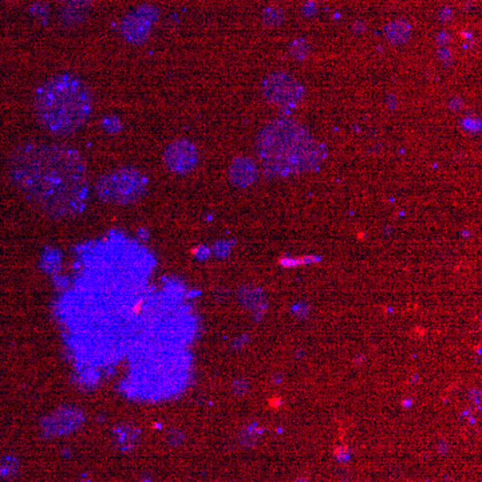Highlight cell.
<instances>
[{"mask_svg":"<svg viewBox=\"0 0 482 482\" xmlns=\"http://www.w3.org/2000/svg\"><path fill=\"white\" fill-rule=\"evenodd\" d=\"M156 265L143 242L121 231L77 247L74 279L58 305L77 369L114 366L130 351L154 293L149 279Z\"/></svg>","mask_w":482,"mask_h":482,"instance_id":"obj_1","label":"cell"},{"mask_svg":"<svg viewBox=\"0 0 482 482\" xmlns=\"http://www.w3.org/2000/svg\"><path fill=\"white\" fill-rule=\"evenodd\" d=\"M7 176L27 203L51 220L80 216L90 200L86 163L68 145L16 146L8 157Z\"/></svg>","mask_w":482,"mask_h":482,"instance_id":"obj_2","label":"cell"},{"mask_svg":"<svg viewBox=\"0 0 482 482\" xmlns=\"http://www.w3.org/2000/svg\"><path fill=\"white\" fill-rule=\"evenodd\" d=\"M256 153L270 177L308 173L326 159V147L303 125L289 118L275 119L258 133Z\"/></svg>","mask_w":482,"mask_h":482,"instance_id":"obj_3","label":"cell"},{"mask_svg":"<svg viewBox=\"0 0 482 482\" xmlns=\"http://www.w3.org/2000/svg\"><path fill=\"white\" fill-rule=\"evenodd\" d=\"M35 114L41 126L57 137H67L86 125L93 114L90 87L73 74H59L36 90Z\"/></svg>","mask_w":482,"mask_h":482,"instance_id":"obj_4","label":"cell"},{"mask_svg":"<svg viewBox=\"0 0 482 482\" xmlns=\"http://www.w3.org/2000/svg\"><path fill=\"white\" fill-rule=\"evenodd\" d=\"M149 188V180L141 170L124 166L99 177L96 184L98 198L112 205H133L143 200Z\"/></svg>","mask_w":482,"mask_h":482,"instance_id":"obj_5","label":"cell"},{"mask_svg":"<svg viewBox=\"0 0 482 482\" xmlns=\"http://www.w3.org/2000/svg\"><path fill=\"white\" fill-rule=\"evenodd\" d=\"M261 92L264 98L276 108L289 110L298 108L305 99V87L287 73H272L267 75Z\"/></svg>","mask_w":482,"mask_h":482,"instance_id":"obj_6","label":"cell"},{"mask_svg":"<svg viewBox=\"0 0 482 482\" xmlns=\"http://www.w3.org/2000/svg\"><path fill=\"white\" fill-rule=\"evenodd\" d=\"M85 422V413L77 406H61L51 411L41 422L45 437H61L80 430Z\"/></svg>","mask_w":482,"mask_h":482,"instance_id":"obj_7","label":"cell"},{"mask_svg":"<svg viewBox=\"0 0 482 482\" xmlns=\"http://www.w3.org/2000/svg\"><path fill=\"white\" fill-rule=\"evenodd\" d=\"M198 150L188 140H177L163 152V163L166 169L177 176H188L198 165Z\"/></svg>","mask_w":482,"mask_h":482,"instance_id":"obj_8","label":"cell"},{"mask_svg":"<svg viewBox=\"0 0 482 482\" xmlns=\"http://www.w3.org/2000/svg\"><path fill=\"white\" fill-rule=\"evenodd\" d=\"M159 19V11L156 7L143 6L136 13L126 16L122 22L121 31L129 43L143 45L149 38L152 26Z\"/></svg>","mask_w":482,"mask_h":482,"instance_id":"obj_9","label":"cell"},{"mask_svg":"<svg viewBox=\"0 0 482 482\" xmlns=\"http://www.w3.org/2000/svg\"><path fill=\"white\" fill-rule=\"evenodd\" d=\"M228 177L232 185L245 189L254 185L258 178L256 162L249 157H238L229 166Z\"/></svg>","mask_w":482,"mask_h":482,"instance_id":"obj_10","label":"cell"},{"mask_svg":"<svg viewBox=\"0 0 482 482\" xmlns=\"http://www.w3.org/2000/svg\"><path fill=\"white\" fill-rule=\"evenodd\" d=\"M112 437L118 449L121 451H131L141 439V430L133 425L122 423L112 429Z\"/></svg>","mask_w":482,"mask_h":482,"instance_id":"obj_11","label":"cell"},{"mask_svg":"<svg viewBox=\"0 0 482 482\" xmlns=\"http://www.w3.org/2000/svg\"><path fill=\"white\" fill-rule=\"evenodd\" d=\"M41 270L43 272L54 277L57 275H59L62 271L64 267V255L59 249L57 248H51V247H46L42 257H41Z\"/></svg>","mask_w":482,"mask_h":482,"instance_id":"obj_12","label":"cell"},{"mask_svg":"<svg viewBox=\"0 0 482 482\" xmlns=\"http://www.w3.org/2000/svg\"><path fill=\"white\" fill-rule=\"evenodd\" d=\"M385 34L386 38L391 43L402 45L409 41L411 35V26L406 20H394L386 26Z\"/></svg>","mask_w":482,"mask_h":482,"instance_id":"obj_13","label":"cell"},{"mask_svg":"<svg viewBox=\"0 0 482 482\" xmlns=\"http://www.w3.org/2000/svg\"><path fill=\"white\" fill-rule=\"evenodd\" d=\"M20 461L13 454H6L0 457V480L13 481L19 476Z\"/></svg>","mask_w":482,"mask_h":482,"instance_id":"obj_14","label":"cell"},{"mask_svg":"<svg viewBox=\"0 0 482 482\" xmlns=\"http://www.w3.org/2000/svg\"><path fill=\"white\" fill-rule=\"evenodd\" d=\"M92 3L93 0H67V8L64 11V20L67 23L80 22Z\"/></svg>","mask_w":482,"mask_h":482,"instance_id":"obj_15","label":"cell"},{"mask_svg":"<svg viewBox=\"0 0 482 482\" xmlns=\"http://www.w3.org/2000/svg\"><path fill=\"white\" fill-rule=\"evenodd\" d=\"M239 298H240L241 303L245 305V307L255 309L257 305H261L263 293H261L260 289L244 287L239 292Z\"/></svg>","mask_w":482,"mask_h":482,"instance_id":"obj_16","label":"cell"},{"mask_svg":"<svg viewBox=\"0 0 482 482\" xmlns=\"http://www.w3.org/2000/svg\"><path fill=\"white\" fill-rule=\"evenodd\" d=\"M283 20H284V11L280 7L271 6V7H267L263 13V23L268 27H276L282 24Z\"/></svg>","mask_w":482,"mask_h":482,"instance_id":"obj_17","label":"cell"},{"mask_svg":"<svg viewBox=\"0 0 482 482\" xmlns=\"http://www.w3.org/2000/svg\"><path fill=\"white\" fill-rule=\"evenodd\" d=\"M309 52H311V48L305 39H295L289 46L291 57L298 61H303L305 58H308Z\"/></svg>","mask_w":482,"mask_h":482,"instance_id":"obj_18","label":"cell"},{"mask_svg":"<svg viewBox=\"0 0 482 482\" xmlns=\"http://www.w3.org/2000/svg\"><path fill=\"white\" fill-rule=\"evenodd\" d=\"M101 128L103 129L105 133H108L110 136H115V134L122 131L124 124H122L119 117H117V115H108V117H105L101 121Z\"/></svg>","mask_w":482,"mask_h":482,"instance_id":"obj_19","label":"cell"},{"mask_svg":"<svg viewBox=\"0 0 482 482\" xmlns=\"http://www.w3.org/2000/svg\"><path fill=\"white\" fill-rule=\"evenodd\" d=\"M260 433H261L260 428H257L256 425H251L241 432L240 441L244 445H252Z\"/></svg>","mask_w":482,"mask_h":482,"instance_id":"obj_20","label":"cell"},{"mask_svg":"<svg viewBox=\"0 0 482 482\" xmlns=\"http://www.w3.org/2000/svg\"><path fill=\"white\" fill-rule=\"evenodd\" d=\"M319 261L318 257L314 256H307L303 257V258H295V257H284L280 260V264L286 268H292V267H296V265H300V264H309V263H316Z\"/></svg>","mask_w":482,"mask_h":482,"instance_id":"obj_21","label":"cell"},{"mask_svg":"<svg viewBox=\"0 0 482 482\" xmlns=\"http://www.w3.org/2000/svg\"><path fill=\"white\" fill-rule=\"evenodd\" d=\"M233 248V242L231 241H219L214 244L213 249L210 252H213V255L219 258H225L229 256V254L232 252Z\"/></svg>","mask_w":482,"mask_h":482,"instance_id":"obj_22","label":"cell"},{"mask_svg":"<svg viewBox=\"0 0 482 482\" xmlns=\"http://www.w3.org/2000/svg\"><path fill=\"white\" fill-rule=\"evenodd\" d=\"M248 390H249V385L244 379H238L232 385V391L235 393V395H239V397H242L244 394H247Z\"/></svg>","mask_w":482,"mask_h":482,"instance_id":"obj_23","label":"cell"},{"mask_svg":"<svg viewBox=\"0 0 482 482\" xmlns=\"http://www.w3.org/2000/svg\"><path fill=\"white\" fill-rule=\"evenodd\" d=\"M210 254H212L210 249H209L208 247H205V245H201V247H198V248L194 249V256H196L197 260H201V261L209 258Z\"/></svg>","mask_w":482,"mask_h":482,"instance_id":"obj_24","label":"cell"},{"mask_svg":"<svg viewBox=\"0 0 482 482\" xmlns=\"http://www.w3.org/2000/svg\"><path fill=\"white\" fill-rule=\"evenodd\" d=\"M182 439H184V434L181 433L180 430H172L170 433L168 434V441L172 445H178Z\"/></svg>","mask_w":482,"mask_h":482,"instance_id":"obj_25","label":"cell"},{"mask_svg":"<svg viewBox=\"0 0 482 482\" xmlns=\"http://www.w3.org/2000/svg\"><path fill=\"white\" fill-rule=\"evenodd\" d=\"M149 238H150V232L146 228H140L137 231V239H138L140 242H145V241L149 240Z\"/></svg>","mask_w":482,"mask_h":482,"instance_id":"obj_26","label":"cell"},{"mask_svg":"<svg viewBox=\"0 0 482 482\" xmlns=\"http://www.w3.org/2000/svg\"><path fill=\"white\" fill-rule=\"evenodd\" d=\"M411 403H413V401L410 400V401H403V404L406 406V407H409V406H411Z\"/></svg>","mask_w":482,"mask_h":482,"instance_id":"obj_27","label":"cell"},{"mask_svg":"<svg viewBox=\"0 0 482 482\" xmlns=\"http://www.w3.org/2000/svg\"><path fill=\"white\" fill-rule=\"evenodd\" d=\"M296 482H308V481H307V480H299V481H296Z\"/></svg>","mask_w":482,"mask_h":482,"instance_id":"obj_28","label":"cell"},{"mask_svg":"<svg viewBox=\"0 0 482 482\" xmlns=\"http://www.w3.org/2000/svg\"><path fill=\"white\" fill-rule=\"evenodd\" d=\"M58 1H67V0H58Z\"/></svg>","mask_w":482,"mask_h":482,"instance_id":"obj_29","label":"cell"}]
</instances>
